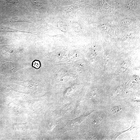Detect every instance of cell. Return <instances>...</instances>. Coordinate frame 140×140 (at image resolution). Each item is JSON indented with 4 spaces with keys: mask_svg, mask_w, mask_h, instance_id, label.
<instances>
[{
    "mask_svg": "<svg viewBox=\"0 0 140 140\" xmlns=\"http://www.w3.org/2000/svg\"><path fill=\"white\" fill-rule=\"evenodd\" d=\"M96 5L99 9L105 11H110L114 8L109 5L105 0H97Z\"/></svg>",
    "mask_w": 140,
    "mask_h": 140,
    "instance_id": "6da1fadb",
    "label": "cell"
},
{
    "mask_svg": "<svg viewBox=\"0 0 140 140\" xmlns=\"http://www.w3.org/2000/svg\"><path fill=\"white\" fill-rule=\"evenodd\" d=\"M127 4L131 9H136L138 7V2L137 0H127Z\"/></svg>",
    "mask_w": 140,
    "mask_h": 140,
    "instance_id": "7a4b0ae2",
    "label": "cell"
},
{
    "mask_svg": "<svg viewBox=\"0 0 140 140\" xmlns=\"http://www.w3.org/2000/svg\"><path fill=\"white\" fill-rule=\"evenodd\" d=\"M132 22L131 20L129 19H122L121 21V24L123 25H127L131 24Z\"/></svg>",
    "mask_w": 140,
    "mask_h": 140,
    "instance_id": "3957f363",
    "label": "cell"
},
{
    "mask_svg": "<svg viewBox=\"0 0 140 140\" xmlns=\"http://www.w3.org/2000/svg\"><path fill=\"white\" fill-rule=\"evenodd\" d=\"M113 108L112 109H112L111 110L112 113H116L118 112L119 110L120 109V108H118V107H116Z\"/></svg>",
    "mask_w": 140,
    "mask_h": 140,
    "instance_id": "277c9868",
    "label": "cell"
},
{
    "mask_svg": "<svg viewBox=\"0 0 140 140\" xmlns=\"http://www.w3.org/2000/svg\"><path fill=\"white\" fill-rule=\"evenodd\" d=\"M101 29L102 30H103L104 31H106V30H108V27H107V26L106 25H103L102 26H101Z\"/></svg>",
    "mask_w": 140,
    "mask_h": 140,
    "instance_id": "5b68a950",
    "label": "cell"
}]
</instances>
